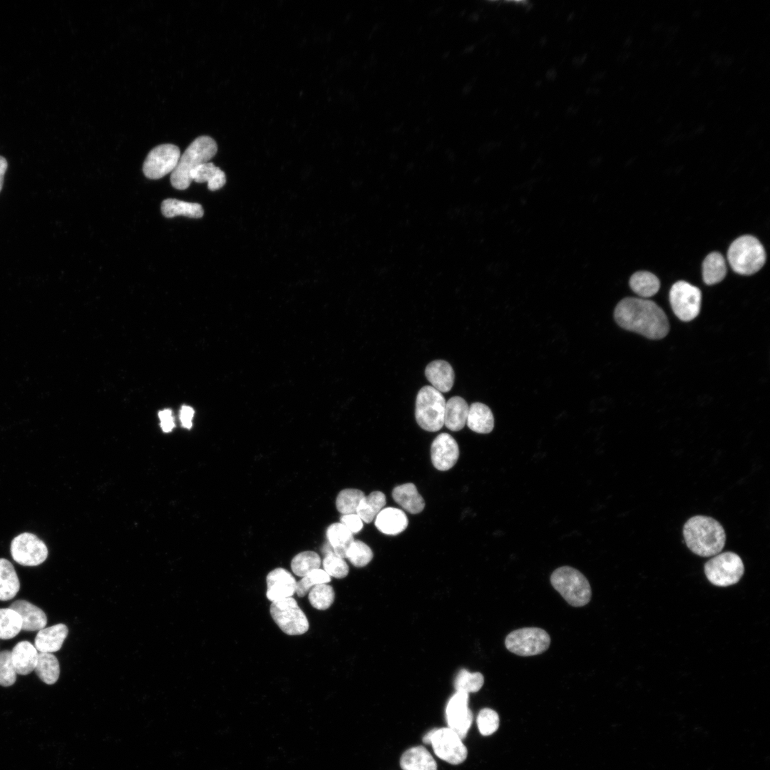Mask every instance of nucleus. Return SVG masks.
<instances>
[{
    "instance_id": "f257e3e1",
    "label": "nucleus",
    "mask_w": 770,
    "mask_h": 770,
    "mask_svg": "<svg viewBox=\"0 0 770 770\" xmlns=\"http://www.w3.org/2000/svg\"><path fill=\"white\" fill-rule=\"evenodd\" d=\"M614 317L623 329L652 339L664 337L669 329L668 319L662 309L653 301L643 298L622 299L615 309Z\"/></svg>"
},
{
    "instance_id": "f03ea898",
    "label": "nucleus",
    "mask_w": 770,
    "mask_h": 770,
    "mask_svg": "<svg viewBox=\"0 0 770 770\" xmlns=\"http://www.w3.org/2000/svg\"><path fill=\"white\" fill-rule=\"evenodd\" d=\"M683 535L688 548L702 557L717 555L726 541L722 525L714 518L705 515L690 518L684 525Z\"/></svg>"
},
{
    "instance_id": "7ed1b4c3",
    "label": "nucleus",
    "mask_w": 770,
    "mask_h": 770,
    "mask_svg": "<svg viewBox=\"0 0 770 770\" xmlns=\"http://www.w3.org/2000/svg\"><path fill=\"white\" fill-rule=\"evenodd\" d=\"M217 151V143L213 138L206 135L195 138L180 155L178 163L171 173L173 187L178 190L188 188L192 182L191 172L201 164L209 162Z\"/></svg>"
},
{
    "instance_id": "20e7f679",
    "label": "nucleus",
    "mask_w": 770,
    "mask_h": 770,
    "mask_svg": "<svg viewBox=\"0 0 770 770\" xmlns=\"http://www.w3.org/2000/svg\"><path fill=\"white\" fill-rule=\"evenodd\" d=\"M727 259L735 272L750 275L764 266L766 252L759 240L751 235H743L731 244L727 252Z\"/></svg>"
},
{
    "instance_id": "39448f33",
    "label": "nucleus",
    "mask_w": 770,
    "mask_h": 770,
    "mask_svg": "<svg viewBox=\"0 0 770 770\" xmlns=\"http://www.w3.org/2000/svg\"><path fill=\"white\" fill-rule=\"evenodd\" d=\"M550 582L566 602L573 607L587 605L592 596L590 585L579 570L562 566L553 571Z\"/></svg>"
},
{
    "instance_id": "423d86ee",
    "label": "nucleus",
    "mask_w": 770,
    "mask_h": 770,
    "mask_svg": "<svg viewBox=\"0 0 770 770\" xmlns=\"http://www.w3.org/2000/svg\"><path fill=\"white\" fill-rule=\"evenodd\" d=\"M446 400L440 391L432 386H425L418 392L416 399L415 418L423 430L434 432L444 425Z\"/></svg>"
},
{
    "instance_id": "0eeeda50",
    "label": "nucleus",
    "mask_w": 770,
    "mask_h": 770,
    "mask_svg": "<svg viewBox=\"0 0 770 770\" xmlns=\"http://www.w3.org/2000/svg\"><path fill=\"white\" fill-rule=\"evenodd\" d=\"M422 740L424 744L432 746L439 759L451 764H461L467 757L468 750L463 739L448 727L434 728L428 732Z\"/></svg>"
},
{
    "instance_id": "6e6552de",
    "label": "nucleus",
    "mask_w": 770,
    "mask_h": 770,
    "mask_svg": "<svg viewBox=\"0 0 770 770\" xmlns=\"http://www.w3.org/2000/svg\"><path fill=\"white\" fill-rule=\"evenodd\" d=\"M744 572L741 558L733 552L716 555L704 565L708 580L719 587H727L739 581Z\"/></svg>"
},
{
    "instance_id": "1a4fd4ad",
    "label": "nucleus",
    "mask_w": 770,
    "mask_h": 770,
    "mask_svg": "<svg viewBox=\"0 0 770 770\" xmlns=\"http://www.w3.org/2000/svg\"><path fill=\"white\" fill-rule=\"evenodd\" d=\"M550 644L548 633L539 627H524L510 632L505 640V647L520 656H533L546 651Z\"/></svg>"
},
{
    "instance_id": "9d476101",
    "label": "nucleus",
    "mask_w": 770,
    "mask_h": 770,
    "mask_svg": "<svg viewBox=\"0 0 770 770\" xmlns=\"http://www.w3.org/2000/svg\"><path fill=\"white\" fill-rule=\"evenodd\" d=\"M270 612L275 623L287 635H302L309 629L304 612L292 597L272 602Z\"/></svg>"
},
{
    "instance_id": "9b49d317",
    "label": "nucleus",
    "mask_w": 770,
    "mask_h": 770,
    "mask_svg": "<svg viewBox=\"0 0 770 770\" xmlns=\"http://www.w3.org/2000/svg\"><path fill=\"white\" fill-rule=\"evenodd\" d=\"M669 302L674 313L680 320L691 321L699 313L701 291L685 281H678L670 289Z\"/></svg>"
},
{
    "instance_id": "f8f14e48",
    "label": "nucleus",
    "mask_w": 770,
    "mask_h": 770,
    "mask_svg": "<svg viewBox=\"0 0 770 770\" xmlns=\"http://www.w3.org/2000/svg\"><path fill=\"white\" fill-rule=\"evenodd\" d=\"M179 148L173 144H161L148 154L143 166L144 175L149 179L157 180L173 173L180 158Z\"/></svg>"
},
{
    "instance_id": "ddd939ff",
    "label": "nucleus",
    "mask_w": 770,
    "mask_h": 770,
    "mask_svg": "<svg viewBox=\"0 0 770 770\" xmlns=\"http://www.w3.org/2000/svg\"><path fill=\"white\" fill-rule=\"evenodd\" d=\"M10 550L14 560L24 566L38 565L48 556L46 544L30 533H23L16 536L11 541Z\"/></svg>"
},
{
    "instance_id": "4468645a",
    "label": "nucleus",
    "mask_w": 770,
    "mask_h": 770,
    "mask_svg": "<svg viewBox=\"0 0 770 770\" xmlns=\"http://www.w3.org/2000/svg\"><path fill=\"white\" fill-rule=\"evenodd\" d=\"M448 727L463 739L471 726L473 714L468 708V694L456 692L448 700L446 707Z\"/></svg>"
},
{
    "instance_id": "2eb2a0df",
    "label": "nucleus",
    "mask_w": 770,
    "mask_h": 770,
    "mask_svg": "<svg viewBox=\"0 0 770 770\" xmlns=\"http://www.w3.org/2000/svg\"><path fill=\"white\" fill-rule=\"evenodd\" d=\"M459 448L456 441L447 433L438 434L431 446V458L433 466L439 471H448L457 462Z\"/></svg>"
},
{
    "instance_id": "dca6fc26",
    "label": "nucleus",
    "mask_w": 770,
    "mask_h": 770,
    "mask_svg": "<svg viewBox=\"0 0 770 770\" xmlns=\"http://www.w3.org/2000/svg\"><path fill=\"white\" fill-rule=\"evenodd\" d=\"M266 596L272 602L291 597L296 591L297 581L286 569L277 568L267 575Z\"/></svg>"
},
{
    "instance_id": "f3484780",
    "label": "nucleus",
    "mask_w": 770,
    "mask_h": 770,
    "mask_svg": "<svg viewBox=\"0 0 770 770\" xmlns=\"http://www.w3.org/2000/svg\"><path fill=\"white\" fill-rule=\"evenodd\" d=\"M9 608L16 611L21 617L22 630H40L44 628L47 623V617L45 612L38 607L26 600H16L11 603Z\"/></svg>"
},
{
    "instance_id": "a211bd4d",
    "label": "nucleus",
    "mask_w": 770,
    "mask_h": 770,
    "mask_svg": "<svg viewBox=\"0 0 770 770\" xmlns=\"http://www.w3.org/2000/svg\"><path fill=\"white\" fill-rule=\"evenodd\" d=\"M68 633L66 625L59 623L38 630L34 640V646L40 652L58 651Z\"/></svg>"
},
{
    "instance_id": "6ab92c4d",
    "label": "nucleus",
    "mask_w": 770,
    "mask_h": 770,
    "mask_svg": "<svg viewBox=\"0 0 770 770\" xmlns=\"http://www.w3.org/2000/svg\"><path fill=\"white\" fill-rule=\"evenodd\" d=\"M425 375L432 386L441 393L449 391L454 383L455 374L451 364L444 360H435L426 367Z\"/></svg>"
},
{
    "instance_id": "aec40b11",
    "label": "nucleus",
    "mask_w": 770,
    "mask_h": 770,
    "mask_svg": "<svg viewBox=\"0 0 770 770\" xmlns=\"http://www.w3.org/2000/svg\"><path fill=\"white\" fill-rule=\"evenodd\" d=\"M408 524L406 513L396 508H383L375 518V526L386 535H398L405 530Z\"/></svg>"
},
{
    "instance_id": "412c9836",
    "label": "nucleus",
    "mask_w": 770,
    "mask_h": 770,
    "mask_svg": "<svg viewBox=\"0 0 770 770\" xmlns=\"http://www.w3.org/2000/svg\"><path fill=\"white\" fill-rule=\"evenodd\" d=\"M38 652L35 646L28 641L18 642L11 651V660L20 675H27L35 669Z\"/></svg>"
},
{
    "instance_id": "4be33fe9",
    "label": "nucleus",
    "mask_w": 770,
    "mask_h": 770,
    "mask_svg": "<svg viewBox=\"0 0 770 770\" xmlns=\"http://www.w3.org/2000/svg\"><path fill=\"white\" fill-rule=\"evenodd\" d=\"M400 766L402 770H437L436 761L423 746L405 751L400 759Z\"/></svg>"
},
{
    "instance_id": "5701e85b",
    "label": "nucleus",
    "mask_w": 770,
    "mask_h": 770,
    "mask_svg": "<svg viewBox=\"0 0 770 770\" xmlns=\"http://www.w3.org/2000/svg\"><path fill=\"white\" fill-rule=\"evenodd\" d=\"M393 499L404 510L411 514L421 513L425 507V501L419 494L416 486L411 483L395 487L392 491Z\"/></svg>"
},
{
    "instance_id": "b1692460",
    "label": "nucleus",
    "mask_w": 770,
    "mask_h": 770,
    "mask_svg": "<svg viewBox=\"0 0 770 770\" xmlns=\"http://www.w3.org/2000/svg\"><path fill=\"white\" fill-rule=\"evenodd\" d=\"M469 406L462 397L450 398L445 406L444 424L451 431L461 430L466 423Z\"/></svg>"
},
{
    "instance_id": "393cba45",
    "label": "nucleus",
    "mask_w": 770,
    "mask_h": 770,
    "mask_svg": "<svg viewBox=\"0 0 770 770\" xmlns=\"http://www.w3.org/2000/svg\"><path fill=\"white\" fill-rule=\"evenodd\" d=\"M468 427L478 433H488L494 427V418L490 408L480 402L469 406L466 421Z\"/></svg>"
},
{
    "instance_id": "a878e982",
    "label": "nucleus",
    "mask_w": 770,
    "mask_h": 770,
    "mask_svg": "<svg viewBox=\"0 0 770 770\" xmlns=\"http://www.w3.org/2000/svg\"><path fill=\"white\" fill-rule=\"evenodd\" d=\"M326 535L334 553L346 558L348 549L354 540L353 533L342 523H334L328 527Z\"/></svg>"
},
{
    "instance_id": "bb28decb",
    "label": "nucleus",
    "mask_w": 770,
    "mask_h": 770,
    "mask_svg": "<svg viewBox=\"0 0 770 770\" xmlns=\"http://www.w3.org/2000/svg\"><path fill=\"white\" fill-rule=\"evenodd\" d=\"M190 177L192 181L207 183V188L211 191L219 190L226 183L225 173L211 162L197 166L191 172Z\"/></svg>"
},
{
    "instance_id": "cd10ccee",
    "label": "nucleus",
    "mask_w": 770,
    "mask_h": 770,
    "mask_svg": "<svg viewBox=\"0 0 770 770\" xmlns=\"http://www.w3.org/2000/svg\"><path fill=\"white\" fill-rule=\"evenodd\" d=\"M20 588V582L10 561L0 558V600L6 601L14 598Z\"/></svg>"
},
{
    "instance_id": "c85d7f7f",
    "label": "nucleus",
    "mask_w": 770,
    "mask_h": 770,
    "mask_svg": "<svg viewBox=\"0 0 770 770\" xmlns=\"http://www.w3.org/2000/svg\"><path fill=\"white\" fill-rule=\"evenodd\" d=\"M161 212L166 217L184 215L191 218H200L204 214L202 205L173 198L165 199L161 204Z\"/></svg>"
},
{
    "instance_id": "c756f323",
    "label": "nucleus",
    "mask_w": 770,
    "mask_h": 770,
    "mask_svg": "<svg viewBox=\"0 0 770 770\" xmlns=\"http://www.w3.org/2000/svg\"><path fill=\"white\" fill-rule=\"evenodd\" d=\"M726 274V262L720 253L711 252L705 257L702 264V276L705 284L711 285L720 282Z\"/></svg>"
},
{
    "instance_id": "7c9ffc66",
    "label": "nucleus",
    "mask_w": 770,
    "mask_h": 770,
    "mask_svg": "<svg viewBox=\"0 0 770 770\" xmlns=\"http://www.w3.org/2000/svg\"><path fill=\"white\" fill-rule=\"evenodd\" d=\"M632 291L642 298L654 295L659 289V279L652 273L639 271L634 273L629 282Z\"/></svg>"
},
{
    "instance_id": "2f4dec72",
    "label": "nucleus",
    "mask_w": 770,
    "mask_h": 770,
    "mask_svg": "<svg viewBox=\"0 0 770 770\" xmlns=\"http://www.w3.org/2000/svg\"><path fill=\"white\" fill-rule=\"evenodd\" d=\"M386 496L384 493L376 491L364 496L360 501L356 513L362 521L369 523L386 505Z\"/></svg>"
},
{
    "instance_id": "473e14b6",
    "label": "nucleus",
    "mask_w": 770,
    "mask_h": 770,
    "mask_svg": "<svg viewBox=\"0 0 770 770\" xmlns=\"http://www.w3.org/2000/svg\"><path fill=\"white\" fill-rule=\"evenodd\" d=\"M34 670L39 679L47 684L56 683L60 674V667L57 658L48 652L38 654Z\"/></svg>"
},
{
    "instance_id": "72a5a7b5",
    "label": "nucleus",
    "mask_w": 770,
    "mask_h": 770,
    "mask_svg": "<svg viewBox=\"0 0 770 770\" xmlns=\"http://www.w3.org/2000/svg\"><path fill=\"white\" fill-rule=\"evenodd\" d=\"M21 618L16 611L9 607L0 609V639L14 638L21 630Z\"/></svg>"
},
{
    "instance_id": "f704fd0d",
    "label": "nucleus",
    "mask_w": 770,
    "mask_h": 770,
    "mask_svg": "<svg viewBox=\"0 0 770 770\" xmlns=\"http://www.w3.org/2000/svg\"><path fill=\"white\" fill-rule=\"evenodd\" d=\"M321 559L314 551H304L296 555L292 560V572L299 577H304L314 570L319 568Z\"/></svg>"
},
{
    "instance_id": "c9c22d12",
    "label": "nucleus",
    "mask_w": 770,
    "mask_h": 770,
    "mask_svg": "<svg viewBox=\"0 0 770 770\" xmlns=\"http://www.w3.org/2000/svg\"><path fill=\"white\" fill-rule=\"evenodd\" d=\"M364 493L359 489L346 488L341 491L336 499V506L343 515L356 513Z\"/></svg>"
},
{
    "instance_id": "e433bc0d",
    "label": "nucleus",
    "mask_w": 770,
    "mask_h": 770,
    "mask_svg": "<svg viewBox=\"0 0 770 770\" xmlns=\"http://www.w3.org/2000/svg\"><path fill=\"white\" fill-rule=\"evenodd\" d=\"M308 593L310 604L317 610L328 609L334 600L335 595L333 587L325 583L315 585Z\"/></svg>"
},
{
    "instance_id": "4c0bfd02",
    "label": "nucleus",
    "mask_w": 770,
    "mask_h": 770,
    "mask_svg": "<svg viewBox=\"0 0 770 770\" xmlns=\"http://www.w3.org/2000/svg\"><path fill=\"white\" fill-rule=\"evenodd\" d=\"M483 683L484 677L481 673L461 669L455 679L454 686L456 692L469 694L479 691Z\"/></svg>"
},
{
    "instance_id": "58836bf2",
    "label": "nucleus",
    "mask_w": 770,
    "mask_h": 770,
    "mask_svg": "<svg viewBox=\"0 0 770 770\" xmlns=\"http://www.w3.org/2000/svg\"><path fill=\"white\" fill-rule=\"evenodd\" d=\"M330 580V576L323 569L314 570L297 582L295 592L298 597H304L315 585L327 584Z\"/></svg>"
},
{
    "instance_id": "ea45409f",
    "label": "nucleus",
    "mask_w": 770,
    "mask_h": 770,
    "mask_svg": "<svg viewBox=\"0 0 770 770\" xmlns=\"http://www.w3.org/2000/svg\"><path fill=\"white\" fill-rule=\"evenodd\" d=\"M346 558L355 567L362 568L372 560L373 552L365 543L354 540L348 549Z\"/></svg>"
},
{
    "instance_id": "a19ab883",
    "label": "nucleus",
    "mask_w": 770,
    "mask_h": 770,
    "mask_svg": "<svg viewBox=\"0 0 770 770\" xmlns=\"http://www.w3.org/2000/svg\"><path fill=\"white\" fill-rule=\"evenodd\" d=\"M476 722L478 730L483 736L493 734L499 727L498 714L490 708L482 709L477 716Z\"/></svg>"
},
{
    "instance_id": "79ce46f5",
    "label": "nucleus",
    "mask_w": 770,
    "mask_h": 770,
    "mask_svg": "<svg viewBox=\"0 0 770 770\" xmlns=\"http://www.w3.org/2000/svg\"><path fill=\"white\" fill-rule=\"evenodd\" d=\"M324 570L329 575L336 578H344L349 573V566L345 560L330 553L324 555L322 562Z\"/></svg>"
},
{
    "instance_id": "37998d69",
    "label": "nucleus",
    "mask_w": 770,
    "mask_h": 770,
    "mask_svg": "<svg viewBox=\"0 0 770 770\" xmlns=\"http://www.w3.org/2000/svg\"><path fill=\"white\" fill-rule=\"evenodd\" d=\"M16 672L11 660V651L3 650L0 652V685L9 687L13 685L16 679Z\"/></svg>"
},
{
    "instance_id": "c03bdc74",
    "label": "nucleus",
    "mask_w": 770,
    "mask_h": 770,
    "mask_svg": "<svg viewBox=\"0 0 770 770\" xmlns=\"http://www.w3.org/2000/svg\"><path fill=\"white\" fill-rule=\"evenodd\" d=\"M340 523L353 534L359 533L363 528V521L356 513L343 515L340 518Z\"/></svg>"
},
{
    "instance_id": "a18cd8bd",
    "label": "nucleus",
    "mask_w": 770,
    "mask_h": 770,
    "mask_svg": "<svg viewBox=\"0 0 770 770\" xmlns=\"http://www.w3.org/2000/svg\"><path fill=\"white\" fill-rule=\"evenodd\" d=\"M160 426L163 431L170 432L174 428V421L172 411L170 409H164L159 412Z\"/></svg>"
},
{
    "instance_id": "49530a36",
    "label": "nucleus",
    "mask_w": 770,
    "mask_h": 770,
    "mask_svg": "<svg viewBox=\"0 0 770 770\" xmlns=\"http://www.w3.org/2000/svg\"><path fill=\"white\" fill-rule=\"evenodd\" d=\"M194 416V410L188 406H183L181 408L180 418L182 425L186 428H190L192 427V418Z\"/></svg>"
},
{
    "instance_id": "de8ad7c7",
    "label": "nucleus",
    "mask_w": 770,
    "mask_h": 770,
    "mask_svg": "<svg viewBox=\"0 0 770 770\" xmlns=\"http://www.w3.org/2000/svg\"><path fill=\"white\" fill-rule=\"evenodd\" d=\"M8 163L3 156L0 155V191L2 189L4 184V178L6 171L7 170Z\"/></svg>"
}]
</instances>
